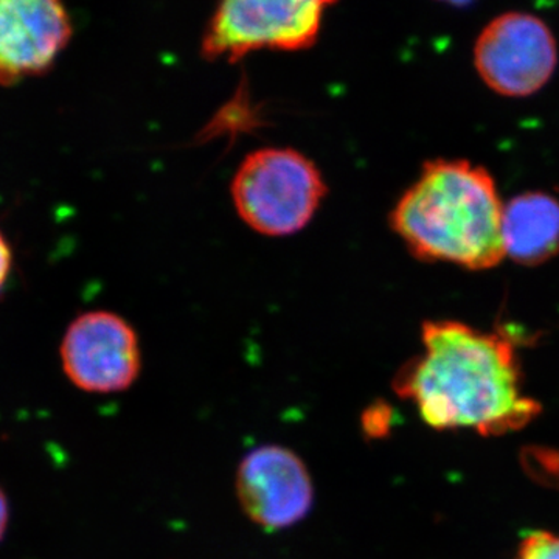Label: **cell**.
<instances>
[{
  "label": "cell",
  "mask_w": 559,
  "mask_h": 559,
  "mask_svg": "<svg viewBox=\"0 0 559 559\" xmlns=\"http://www.w3.org/2000/svg\"><path fill=\"white\" fill-rule=\"evenodd\" d=\"M506 255L538 266L559 253V201L546 191H525L503 204Z\"/></svg>",
  "instance_id": "9"
},
{
  "label": "cell",
  "mask_w": 559,
  "mask_h": 559,
  "mask_svg": "<svg viewBox=\"0 0 559 559\" xmlns=\"http://www.w3.org/2000/svg\"><path fill=\"white\" fill-rule=\"evenodd\" d=\"M329 2L229 0L210 17L201 51L210 61L235 62L255 50L310 49L322 31Z\"/></svg>",
  "instance_id": "4"
},
{
  "label": "cell",
  "mask_w": 559,
  "mask_h": 559,
  "mask_svg": "<svg viewBox=\"0 0 559 559\" xmlns=\"http://www.w3.org/2000/svg\"><path fill=\"white\" fill-rule=\"evenodd\" d=\"M230 193L250 229L266 237H288L314 218L326 183L318 165L299 151L263 148L241 162Z\"/></svg>",
  "instance_id": "3"
},
{
  "label": "cell",
  "mask_w": 559,
  "mask_h": 559,
  "mask_svg": "<svg viewBox=\"0 0 559 559\" xmlns=\"http://www.w3.org/2000/svg\"><path fill=\"white\" fill-rule=\"evenodd\" d=\"M9 502H7L5 495L0 489V539L5 535L7 525H9Z\"/></svg>",
  "instance_id": "12"
},
{
  "label": "cell",
  "mask_w": 559,
  "mask_h": 559,
  "mask_svg": "<svg viewBox=\"0 0 559 559\" xmlns=\"http://www.w3.org/2000/svg\"><path fill=\"white\" fill-rule=\"evenodd\" d=\"M72 36L68 11L55 0H0V84L46 73Z\"/></svg>",
  "instance_id": "8"
},
{
  "label": "cell",
  "mask_w": 559,
  "mask_h": 559,
  "mask_svg": "<svg viewBox=\"0 0 559 559\" xmlns=\"http://www.w3.org/2000/svg\"><path fill=\"white\" fill-rule=\"evenodd\" d=\"M11 270V252L10 246L7 245L5 238L0 234V289L5 285Z\"/></svg>",
  "instance_id": "11"
},
{
  "label": "cell",
  "mask_w": 559,
  "mask_h": 559,
  "mask_svg": "<svg viewBox=\"0 0 559 559\" xmlns=\"http://www.w3.org/2000/svg\"><path fill=\"white\" fill-rule=\"evenodd\" d=\"M423 355L400 371L395 390L432 428L503 436L539 414V404L522 392L510 334L432 320L423 323Z\"/></svg>",
  "instance_id": "1"
},
{
  "label": "cell",
  "mask_w": 559,
  "mask_h": 559,
  "mask_svg": "<svg viewBox=\"0 0 559 559\" xmlns=\"http://www.w3.org/2000/svg\"><path fill=\"white\" fill-rule=\"evenodd\" d=\"M558 64L549 25L527 11H507L485 25L474 44V66L489 90L503 97L538 92Z\"/></svg>",
  "instance_id": "5"
},
{
  "label": "cell",
  "mask_w": 559,
  "mask_h": 559,
  "mask_svg": "<svg viewBox=\"0 0 559 559\" xmlns=\"http://www.w3.org/2000/svg\"><path fill=\"white\" fill-rule=\"evenodd\" d=\"M237 498L253 524L285 530L299 524L314 503L310 469L300 455L280 444L255 448L237 471Z\"/></svg>",
  "instance_id": "7"
},
{
  "label": "cell",
  "mask_w": 559,
  "mask_h": 559,
  "mask_svg": "<svg viewBox=\"0 0 559 559\" xmlns=\"http://www.w3.org/2000/svg\"><path fill=\"white\" fill-rule=\"evenodd\" d=\"M61 360L72 384L90 393L124 392L142 370L138 333L109 311L84 312L70 323Z\"/></svg>",
  "instance_id": "6"
},
{
  "label": "cell",
  "mask_w": 559,
  "mask_h": 559,
  "mask_svg": "<svg viewBox=\"0 0 559 559\" xmlns=\"http://www.w3.org/2000/svg\"><path fill=\"white\" fill-rule=\"evenodd\" d=\"M514 559H559V536L550 532L530 533Z\"/></svg>",
  "instance_id": "10"
},
{
  "label": "cell",
  "mask_w": 559,
  "mask_h": 559,
  "mask_svg": "<svg viewBox=\"0 0 559 559\" xmlns=\"http://www.w3.org/2000/svg\"><path fill=\"white\" fill-rule=\"evenodd\" d=\"M502 215L503 202L487 168L436 159L426 162L401 194L390 226L418 260L484 271L507 257Z\"/></svg>",
  "instance_id": "2"
}]
</instances>
